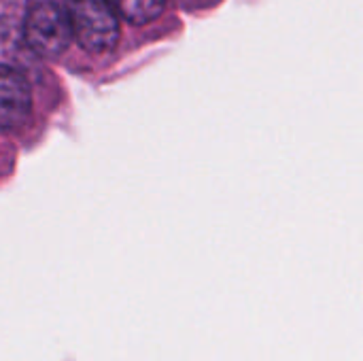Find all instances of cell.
<instances>
[{"instance_id": "6da1fadb", "label": "cell", "mask_w": 363, "mask_h": 361, "mask_svg": "<svg viewBox=\"0 0 363 361\" xmlns=\"http://www.w3.org/2000/svg\"><path fill=\"white\" fill-rule=\"evenodd\" d=\"M72 36L85 51L102 53L119 40V19L108 0H68Z\"/></svg>"}, {"instance_id": "7a4b0ae2", "label": "cell", "mask_w": 363, "mask_h": 361, "mask_svg": "<svg viewBox=\"0 0 363 361\" xmlns=\"http://www.w3.org/2000/svg\"><path fill=\"white\" fill-rule=\"evenodd\" d=\"M72 40V30L66 11L51 2H34L23 19V43L28 49L40 57H57L68 49Z\"/></svg>"}, {"instance_id": "3957f363", "label": "cell", "mask_w": 363, "mask_h": 361, "mask_svg": "<svg viewBox=\"0 0 363 361\" xmlns=\"http://www.w3.org/2000/svg\"><path fill=\"white\" fill-rule=\"evenodd\" d=\"M32 111V91L21 72L0 64V130L19 128Z\"/></svg>"}, {"instance_id": "277c9868", "label": "cell", "mask_w": 363, "mask_h": 361, "mask_svg": "<svg viewBox=\"0 0 363 361\" xmlns=\"http://www.w3.org/2000/svg\"><path fill=\"white\" fill-rule=\"evenodd\" d=\"M113 11L121 15L125 21L143 26L160 17L166 6V0H108Z\"/></svg>"}, {"instance_id": "5b68a950", "label": "cell", "mask_w": 363, "mask_h": 361, "mask_svg": "<svg viewBox=\"0 0 363 361\" xmlns=\"http://www.w3.org/2000/svg\"><path fill=\"white\" fill-rule=\"evenodd\" d=\"M183 2L189 4V6H206V4H213L217 0H183Z\"/></svg>"}]
</instances>
